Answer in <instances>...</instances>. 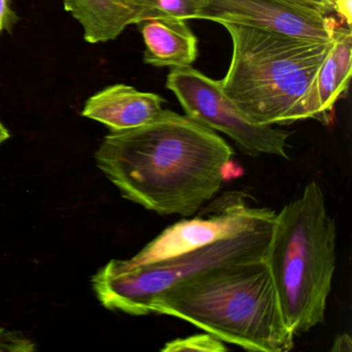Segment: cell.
I'll use <instances>...</instances> for the list:
<instances>
[{
	"mask_svg": "<svg viewBox=\"0 0 352 352\" xmlns=\"http://www.w3.org/2000/svg\"><path fill=\"white\" fill-rule=\"evenodd\" d=\"M232 155L213 129L162 110L147 124L111 131L94 157L124 199L160 215L189 217L220 192Z\"/></svg>",
	"mask_w": 352,
	"mask_h": 352,
	"instance_id": "cell-1",
	"label": "cell"
},
{
	"mask_svg": "<svg viewBox=\"0 0 352 352\" xmlns=\"http://www.w3.org/2000/svg\"><path fill=\"white\" fill-rule=\"evenodd\" d=\"M150 313L182 319L249 351L286 352L294 346L265 259L192 276L156 296Z\"/></svg>",
	"mask_w": 352,
	"mask_h": 352,
	"instance_id": "cell-2",
	"label": "cell"
},
{
	"mask_svg": "<svg viewBox=\"0 0 352 352\" xmlns=\"http://www.w3.org/2000/svg\"><path fill=\"white\" fill-rule=\"evenodd\" d=\"M222 26L232 42L222 89L251 121L271 126L306 119L324 123L317 78L333 40L318 42L236 24Z\"/></svg>",
	"mask_w": 352,
	"mask_h": 352,
	"instance_id": "cell-3",
	"label": "cell"
},
{
	"mask_svg": "<svg viewBox=\"0 0 352 352\" xmlns=\"http://www.w3.org/2000/svg\"><path fill=\"white\" fill-rule=\"evenodd\" d=\"M336 241L335 220L315 181L276 213L265 263L294 337L324 322L336 270Z\"/></svg>",
	"mask_w": 352,
	"mask_h": 352,
	"instance_id": "cell-4",
	"label": "cell"
},
{
	"mask_svg": "<svg viewBox=\"0 0 352 352\" xmlns=\"http://www.w3.org/2000/svg\"><path fill=\"white\" fill-rule=\"evenodd\" d=\"M275 221V220H274ZM274 221L184 254L146 265L112 259L92 277V289L104 308L133 316L151 314L156 296L201 272L220 265L265 259Z\"/></svg>",
	"mask_w": 352,
	"mask_h": 352,
	"instance_id": "cell-5",
	"label": "cell"
},
{
	"mask_svg": "<svg viewBox=\"0 0 352 352\" xmlns=\"http://www.w3.org/2000/svg\"><path fill=\"white\" fill-rule=\"evenodd\" d=\"M166 86L178 98L187 116L228 135L243 153L288 158L290 133L251 121L224 94L221 82L188 65L174 67L168 73Z\"/></svg>",
	"mask_w": 352,
	"mask_h": 352,
	"instance_id": "cell-6",
	"label": "cell"
},
{
	"mask_svg": "<svg viewBox=\"0 0 352 352\" xmlns=\"http://www.w3.org/2000/svg\"><path fill=\"white\" fill-rule=\"evenodd\" d=\"M192 219L166 228L133 258L126 259L127 263L139 265L172 258L256 230L272 223L276 217L274 210L252 205L246 193L234 190L216 195Z\"/></svg>",
	"mask_w": 352,
	"mask_h": 352,
	"instance_id": "cell-7",
	"label": "cell"
},
{
	"mask_svg": "<svg viewBox=\"0 0 352 352\" xmlns=\"http://www.w3.org/2000/svg\"><path fill=\"white\" fill-rule=\"evenodd\" d=\"M197 20L236 24L284 36L331 42L337 22L323 0H197Z\"/></svg>",
	"mask_w": 352,
	"mask_h": 352,
	"instance_id": "cell-8",
	"label": "cell"
},
{
	"mask_svg": "<svg viewBox=\"0 0 352 352\" xmlns=\"http://www.w3.org/2000/svg\"><path fill=\"white\" fill-rule=\"evenodd\" d=\"M164 102L158 94L115 84L90 96L82 116L106 125L111 131H126L154 120L164 110Z\"/></svg>",
	"mask_w": 352,
	"mask_h": 352,
	"instance_id": "cell-9",
	"label": "cell"
},
{
	"mask_svg": "<svg viewBox=\"0 0 352 352\" xmlns=\"http://www.w3.org/2000/svg\"><path fill=\"white\" fill-rule=\"evenodd\" d=\"M63 5L81 24L90 44L115 40L127 26L153 19L151 12L135 0H63Z\"/></svg>",
	"mask_w": 352,
	"mask_h": 352,
	"instance_id": "cell-10",
	"label": "cell"
},
{
	"mask_svg": "<svg viewBox=\"0 0 352 352\" xmlns=\"http://www.w3.org/2000/svg\"><path fill=\"white\" fill-rule=\"evenodd\" d=\"M145 44L144 61L157 67H183L192 65L199 55L197 38L187 20L155 18L138 24Z\"/></svg>",
	"mask_w": 352,
	"mask_h": 352,
	"instance_id": "cell-11",
	"label": "cell"
},
{
	"mask_svg": "<svg viewBox=\"0 0 352 352\" xmlns=\"http://www.w3.org/2000/svg\"><path fill=\"white\" fill-rule=\"evenodd\" d=\"M317 96L325 124L331 121L333 106L340 98L337 75L333 57V46L327 53L317 78Z\"/></svg>",
	"mask_w": 352,
	"mask_h": 352,
	"instance_id": "cell-12",
	"label": "cell"
},
{
	"mask_svg": "<svg viewBox=\"0 0 352 352\" xmlns=\"http://www.w3.org/2000/svg\"><path fill=\"white\" fill-rule=\"evenodd\" d=\"M351 28H337L333 34V57L340 96L347 91L351 78Z\"/></svg>",
	"mask_w": 352,
	"mask_h": 352,
	"instance_id": "cell-13",
	"label": "cell"
},
{
	"mask_svg": "<svg viewBox=\"0 0 352 352\" xmlns=\"http://www.w3.org/2000/svg\"><path fill=\"white\" fill-rule=\"evenodd\" d=\"M147 8L155 18H180L197 20L199 6L197 0H135Z\"/></svg>",
	"mask_w": 352,
	"mask_h": 352,
	"instance_id": "cell-14",
	"label": "cell"
},
{
	"mask_svg": "<svg viewBox=\"0 0 352 352\" xmlns=\"http://www.w3.org/2000/svg\"><path fill=\"white\" fill-rule=\"evenodd\" d=\"M228 348L221 340L217 339L210 333L193 335L190 337L180 338L168 342L162 352L201 351V352H224Z\"/></svg>",
	"mask_w": 352,
	"mask_h": 352,
	"instance_id": "cell-15",
	"label": "cell"
},
{
	"mask_svg": "<svg viewBox=\"0 0 352 352\" xmlns=\"http://www.w3.org/2000/svg\"><path fill=\"white\" fill-rule=\"evenodd\" d=\"M36 344L20 331L0 327V352H32Z\"/></svg>",
	"mask_w": 352,
	"mask_h": 352,
	"instance_id": "cell-16",
	"label": "cell"
},
{
	"mask_svg": "<svg viewBox=\"0 0 352 352\" xmlns=\"http://www.w3.org/2000/svg\"><path fill=\"white\" fill-rule=\"evenodd\" d=\"M18 21L19 18L12 8L11 0H0V36L11 32Z\"/></svg>",
	"mask_w": 352,
	"mask_h": 352,
	"instance_id": "cell-17",
	"label": "cell"
},
{
	"mask_svg": "<svg viewBox=\"0 0 352 352\" xmlns=\"http://www.w3.org/2000/svg\"><path fill=\"white\" fill-rule=\"evenodd\" d=\"M352 0H333V9L345 19L346 23L351 28L352 21Z\"/></svg>",
	"mask_w": 352,
	"mask_h": 352,
	"instance_id": "cell-18",
	"label": "cell"
},
{
	"mask_svg": "<svg viewBox=\"0 0 352 352\" xmlns=\"http://www.w3.org/2000/svg\"><path fill=\"white\" fill-rule=\"evenodd\" d=\"M352 340L348 333H342V335L338 336L333 340V346H331V351L333 352H342L348 351L350 352L352 350Z\"/></svg>",
	"mask_w": 352,
	"mask_h": 352,
	"instance_id": "cell-19",
	"label": "cell"
},
{
	"mask_svg": "<svg viewBox=\"0 0 352 352\" xmlns=\"http://www.w3.org/2000/svg\"><path fill=\"white\" fill-rule=\"evenodd\" d=\"M10 137H11L10 131H8L7 127L3 125V123L0 121V145L5 143L7 140H9Z\"/></svg>",
	"mask_w": 352,
	"mask_h": 352,
	"instance_id": "cell-20",
	"label": "cell"
},
{
	"mask_svg": "<svg viewBox=\"0 0 352 352\" xmlns=\"http://www.w3.org/2000/svg\"><path fill=\"white\" fill-rule=\"evenodd\" d=\"M323 1H325V3H329V6L333 7V0H323Z\"/></svg>",
	"mask_w": 352,
	"mask_h": 352,
	"instance_id": "cell-21",
	"label": "cell"
}]
</instances>
